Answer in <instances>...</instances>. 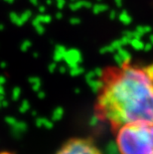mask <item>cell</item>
Segmentation results:
<instances>
[{
	"mask_svg": "<svg viewBox=\"0 0 153 154\" xmlns=\"http://www.w3.org/2000/svg\"><path fill=\"white\" fill-rule=\"evenodd\" d=\"M94 116L113 132L136 122H153V80L145 68L130 62L103 69Z\"/></svg>",
	"mask_w": 153,
	"mask_h": 154,
	"instance_id": "6da1fadb",
	"label": "cell"
},
{
	"mask_svg": "<svg viewBox=\"0 0 153 154\" xmlns=\"http://www.w3.org/2000/svg\"><path fill=\"white\" fill-rule=\"evenodd\" d=\"M115 133L120 154H153V122L127 124Z\"/></svg>",
	"mask_w": 153,
	"mask_h": 154,
	"instance_id": "7a4b0ae2",
	"label": "cell"
},
{
	"mask_svg": "<svg viewBox=\"0 0 153 154\" xmlns=\"http://www.w3.org/2000/svg\"><path fill=\"white\" fill-rule=\"evenodd\" d=\"M56 154H102V152L92 139L75 137L65 142Z\"/></svg>",
	"mask_w": 153,
	"mask_h": 154,
	"instance_id": "3957f363",
	"label": "cell"
},
{
	"mask_svg": "<svg viewBox=\"0 0 153 154\" xmlns=\"http://www.w3.org/2000/svg\"><path fill=\"white\" fill-rule=\"evenodd\" d=\"M145 70H146V72H147V73H148L149 76L151 77L152 80H153V63L149 65V66L145 67Z\"/></svg>",
	"mask_w": 153,
	"mask_h": 154,
	"instance_id": "277c9868",
	"label": "cell"
}]
</instances>
